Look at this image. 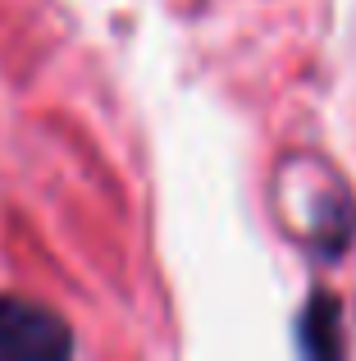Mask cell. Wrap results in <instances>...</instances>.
I'll return each instance as SVG.
<instances>
[{"label": "cell", "mask_w": 356, "mask_h": 361, "mask_svg": "<svg viewBox=\"0 0 356 361\" xmlns=\"http://www.w3.org/2000/svg\"><path fill=\"white\" fill-rule=\"evenodd\" d=\"M73 353V334L51 307L0 293V357L14 361H55Z\"/></svg>", "instance_id": "1"}, {"label": "cell", "mask_w": 356, "mask_h": 361, "mask_svg": "<svg viewBox=\"0 0 356 361\" xmlns=\"http://www.w3.org/2000/svg\"><path fill=\"white\" fill-rule=\"evenodd\" d=\"M297 348L311 357H333L343 353V338H338V307H333V298H324V293H315L311 307L302 311V320H297Z\"/></svg>", "instance_id": "2"}]
</instances>
